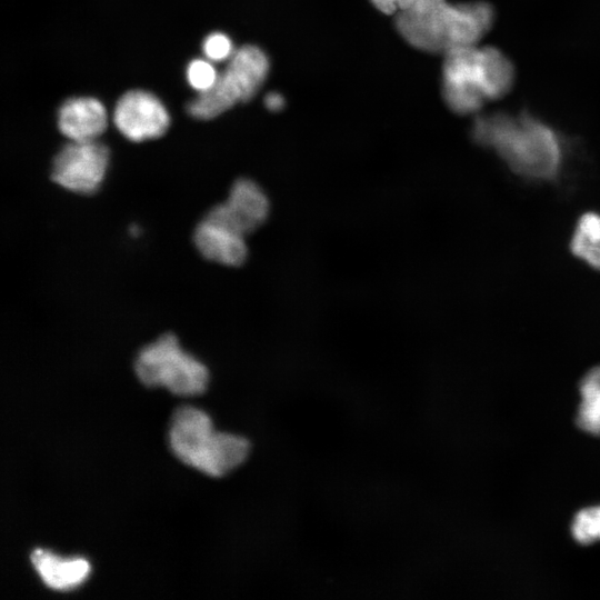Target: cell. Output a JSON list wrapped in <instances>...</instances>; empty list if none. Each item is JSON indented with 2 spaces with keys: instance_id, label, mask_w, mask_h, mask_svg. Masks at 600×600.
Wrapping results in <instances>:
<instances>
[{
  "instance_id": "obj_1",
  "label": "cell",
  "mask_w": 600,
  "mask_h": 600,
  "mask_svg": "<svg viewBox=\"0 0 600 600\" xmlns=\"http://www.w3.org/2000/svg\"><path fill=\"white\" fill-rule=\"evenodd\" d=\"M471 139L492 150L517 176L533 182L559 180L567 158L564 138L527 110L479 114Z\"/></svg>"
},
{
  "instance_id": "obj_2",
  "label": "cell",
  "mask_w": 600,
  "mask_h": 600,
  "mask_svg": "<svg viewBox=\"0 0 600 600\" xmlns=\"http://www.w3.org/2000/svg\"><path fill=\"white\" fill-rule=\"evenodd\" d=\"M494 22V7L483 0H416L394 18L397 31L411 47L443 54L478 44Z\"/></svg>"
},
{
  "instance_id": "obj_3",
  "label": "cell",
  "mask_w": 600,
  "mask_h": 600,
  "mask_svg": "<svg viewBox=\"0 0 600 600\" xmlns=\"http://www.w3.org/2000/svg\"><path fill=\"white\" fill-rule=\"evenodd\" d=\"M514 83L516 67L499 48L474 44L444 53L442 96L454 113H477L488 102L506 97Z\"/></svg>"
},
{
  "instance_id": "obj_4",
  "label": "cell",
  "mask_w": 600,
  "mask_h": 600,
  "mask_svg": "<svg viewBox=\"0 0 600 600\" xmlns=\"http://www.w3.org/2000/svg\"><path fill=\"white\" fill-rule=\"evenodd\" d=\"M169 444L180 461L210 477L229 473L244 462L250 451L246 438L214 431L209 416L190 406L174 410Z\"/></svg>"
},
{
  "instance_id": "obj_5",
  "label": "cell",
  "mask_w": 600,
  "mask_h": 600,
  "mask_svg": "<svg viewBox=\"0 0 600 600\" xmlns=\"http://www.w3.org/2000/svg\"><path fill=\"white\" fill-rule=\"evenodd\" d=\"M269 68V59L262 49L242 46L229 59L214 86L188 103V113L196 119L209 120L250 100L266 81Z\"/></svg>"
},
{
  "instance_id": "obj_6",
  "label": "cell",
  "mask_w": 600,
  "mask_h": 600,
  "mask_svg": "<svg viewBox=\"0 0 600 600\" xmlns=\"http://www.w3.org/2000/svg\"><path fill=\"white\" fill-rule=\"evenodd\" d=\"M139 380L147 387H166L178 396L202 393L209 372L203 363L184 352L172 333L143 347L134 361Z\"/></svg>"
},
{
  "instance_id": "obj_7",
  "label": "cell",
  "mask_w": 600,
  "mask_h": 600,
  "mask_svg": "<svg viewBox=\"0 0 600 600\" xmlns=\"http://www.w3.org/2000/svg\"><path fill=\"white\" fill-rule=\"evenodd\" d=\"M108 163L109 150L104 144L97 140L71 141L56 156L51 178L69 191L90 194L102 183Z\"/></svg>"
},
{
  "instance_id": "obj_8",
  "label": "cell",
  "mask_w": 600,
  "mask_h": 600,
  "mask_svg": "<svg viewBox=\"0 0 600 600\" xmlns=\"http://www.w3.org/2000/svg\"><path fill=\"white\" fill-rule=\"evenodd\" d=\"M113 122L123 137L141 142L161 137L169 128L170 116L153 93L131 90L118 100Z\"/></svg>"
},
{
  "instance_id": "obj_9",
  "label": "cell",
  "mask_w": 600,
  "mask_h": 600,
  "mask_svg": "<svg viewBox=\"0 0 600 600\" xmlns=\"http://www.w3.org/2000/svg\"><path fill=\"white\" fill-rule=\"evenodd\" d=\"M269 213L270 200L266 191L256 181L241 178L232 184L227 200L207 216L248 234L263 224Z\"/></svg>"
},
{
  "instance_id": "obj_10",
  "label": "cell",
  "mask_w": 600,
  "mask_h": 600,
  "mask_svg": "<svg viewBox=\"0 0 600 600\" xmlns=\"http://www.w3.org/2000/svg\"><path fill=\"white\" fill-rule=\"evenodd\" d=\"M242 232L206 216L193 233L198 251L208 260L228 267L242 264L248 256V247Z\"/></svg>"
},
{
  "instance_id": "obj_11",
  "label": "cell",
  "mask_w": 600,
  "mask_h": 600,
  "mask_svg": "<svg viewBox=\"0 0 600 600\" xmlns=\"http://www.w3.org/2000/svg\"><path fill=\"white\" fill-rule=\"evenodd\" d=\"M107 124V110L96 98H70L58 111L59 130L71 141L97 140L104 132Z\"/></svg>"
},
{
  "instance_id": "obj_12",
  "label": "cell",
  "mask_w": 600,
  "mask_h": 600,
  "mask_svg": "<svg viewBox=\"0 0 600 600\" xmlns=\"http://www.w3.org/2000/svg\"><path fill=\"white\" fill-rule=\"evenodd\" d=\"M30 560L44 584L60 591L78 587L90 571L84 559L64 560L42 549H34Z\"/></svg>"
},
{
  "instance_id": "obj_13",
  "label": "cell",
  "mask_w": 600,
  "mask_h": 600,
  "mask_svg": "<svg viewBox=\"0 0 600 600\" xmlns=\"http://www.w3.org/2000/svg\"><path fill=\"white\" fill-rule=\"evenodd\" d=\"M570 251L580 261L593 270L600 271V213L587 211L574 226Z\"/></svg>"
},
{
  "instance_id": "obj_14",
  "label": "cell",
  "mask_w": 600,
  "mask_h": 600,
  "mask_svg": "<svg viewBox=\"0 0 600 600\" xmlns=\"http://www.w3.org/2000/svg\"><path fill=\"white\" fill-rule=\"evenodd\" d=\"M580 393L577 423L584 431L600 436V366L582 378Z\"/></svg>"
},
{
  "instance_id": "obj_15",
  "label": "cell",
  "mask_w": 600,
  "mask_h": 600,
  "mask_svg": "<svg viewBox=\"0 0 600 600\" xmlns=\"http://www.w3.org/2000/svg\"><path fill=\"white\" fill-rule=\"evenodd\" d=\"M571 531L573 538L582 544L600 540V507L579 511L573 519Z\"/></svg>"
},
{
  "instance_id": "obj_16",
  "label": "cell",
  "mask_w": 600,
  "mask_h": 600,
  "mask_svg": "<svg viewBox=\"0 0 600 600\" xmlns=\"http://www.w3.org/2000/svg\"><path fill=\"white\" fill-rule=\"evenodd\" d=\"M218 76L209 59H194L187 67L188 82L199 93L210 90L214 86Z\"/></svg>"
},
{
  "instance_id": "obj_17",
  "label": "cell",
  "mask_w": 600,
  "mask_h": 600,
  "mask_svg": "<svg viewBox=\"0 0 600 600\" xmlns=\"http://www.w3.org/2000/svg\"><path fill=\"white\" fill-rule=\"evenodd\" d=\"M203 53L210 61L220 62L230 59L234 48L230 38L222 32H212L203 41Z\"/></svg>"
},
{
  "instance_id": "obj_18",
  "label": "cell",
  "mask_w": 600,
  "mask_h": 600,
  "mask_svg": "<svg viewBox=\"0 0 600 600\" xmlns=\"http://www.w3.org/2000/svg\"><path fill=\"white\" fill-rule=\"evenodd\" d=\"M382 13L393 14L408 9L416 0H370Z\"/></svg>"
},
{
  "instance_id": "obj_19",
  "label": "cell",
  "mask_w": 600,
  "mask_h": 600,
  "mask_svg": "<svg viewBox=\"0 0 600 600\" xmlns=\"http://www.w3.org/2000/svg\"><path fill=\"white\" fill-rule=\"evenodd\" d=\"M263 102L270 111H280L284 107V98L279 92H269Z\"/></svg>"
}]
</instances>
